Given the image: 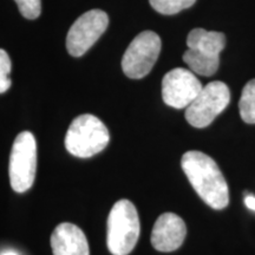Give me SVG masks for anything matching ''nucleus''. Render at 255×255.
I'll return each instance as SVG.
<instances>
[{"label":"nucleus","mask_w":255,"mask_h":255,"mask_svg":"<svg viewBox=\"0 0 255 255\" xmlns=\"http://www.w3.org/2000/svg\"><path fill=\"white\" fill-rule=\"evenodd\" d=\"M231 102V91L222 82H210L186 109V120L195 128H206Z\"/></svg>","instance_id":"nucleus-5"},{"label":"nucleus","mask_w":255,"mask_h":255,"mask_svg":"<svg viewBox=\"0 0 255 255\" xmlns=\"http://www.w3.org/2000/svg\"><path fill=\"white\" fill-rule=\"evenodd\" d=\"M245 203H246L248 208L255 212V196H252V195L246 196V199H245Z\"/></svg>","instance_id":"nucleus-17"},{"label":"nucleus","mask_w":255,"mask_h":255,"mask_svg":"<svg viewBox=\"0 0 255 255\" xmlns=\"http://www.w3.org/2000/svg\"><path fill=\"white\" fill-rule=\"evenodd\" d=\"M181 167L197 195L207 205L218 210L228 206V184L214 159L201 151H187L181 159Z\"/></svg>","instance_id":"nucleus-1"},{"label":"nucleus","mask_w":255,"mask_h":255,"mask_svg":"<svg viewBox=\"0 0 255 255\" xmlns=\"http://www.w3.org/2000/svg\"><path fill=\"white\" fill-rule=\"evenodd\" d=\"M161 45V38L152 31H144L136 36L123 56L124 75L132 79L145 77L158 59Z\"/></svg>","instance_id":"nucleus-6"},{"label":"nucleus","mask_w":255,"mask_h":255,"mask_svg":"<svg viewBox=\"0 0 255 255\" xmlns=\"http://www.w3.org/2000/svg\"><path fill=\"white\" fill-rule=\"evenodd\" d=\"M109 17L101 9H91L82 14L72 26L66 37V49L73 57L84 55L107 30Z\"/></svg>","instance_id":"nucleus-7"},{"label":"nucleus","mask_w":255,"mask_h":255,"mask_svg":"<svg viewBox=\"0 0 255 255\" xmlns=\"http://www.w3.org/2000/svg\"><path fill=\"white\" fill-rule=\"evenodd\" d=\"M196 0H149L150 5L158 13L173 15L183 9L189 8L195 4Z\"/></svg>","instance_id":"nucleus-14"},{"label":"nucleus","mask_w":255,"mask_h":255,"mask_svg":"<svg viewBox=\"0 0 255 255\" xmlns=\"http://www.w3.org/2000/svg\"><path fill=\"white\" fill-rule=\"evenodd\" d=\"M141 232L138 213L129 200L115 203L108 218V250L113 255H128L135 248Z\"/></svg>","instance_id":"nucleus-2"},{"label":"nucleus","mask_w":255,"mask_h":255,"mask_svg":"<svg viewBox=\"0 0 255 255\" xmlns=\"http://www.w3.org/2000/svg\"><path fill=\"white\" fill-rule=\"evenodd\" d=\"M188 49L210 56H220L226 46V36L221 32L207 31L205 28H194L187 37Z\"/></svg>","instance_id":"nucleus-11"},{"label":"nucleus","mask_w":255,"mask_h":255,"mask_svg":"<svg viewBox=\"0 0 255 255\" xmlns=\"http://www.w3.org/2000/svg\"><path fill=\"white\" fill-rule=\"evenodd\" d=\"M20 13L27 19H37L41 12V0H14Z\"/></svg>","instance_id":"nucleus-16"},{"label":"nucleus","mask_w":255,"mask_h":255,"mask_svg":"<svg viewBox=\"0 0 255 255\" xmlns=\"http://www.w3.org/2000/svg\"><path fill=\"white\" fill-rule=\"evenodd\" d=\"M53 255H90L84 232L72 223H60L51 235Z\"/></svg>","instance_id":"nucleus-10"},{"label":"nucleus","mask_w":255,"mask_h":255,"mask_svg":"<svg viewBox=\"0 0 255 255\" xmlns=\"http://www.w3.org/2000/svg\"><path fill=\"white\" fill-rule=\"evenodd\" d=\"M202 88V84L194 72L177 68L165 73L162 81V98L169 107L175 109H187Z\"/></svg>","instance_id":"nucleus-8"},{"label":"nucleus","mask_w":255,"mask_h":255,"mask_svg":"<svg viewBox=\"0 0 255 255\" xmlns=\"http://www.w3.org/2000/svg\"><path fill=\"white\" fill-rule=\"evenodd\" d=\"M183 62L189 66L191 72L209 77L218 71L220 56H210L196 50L188 49L183 53Z\"/></svg>","instance_id":"nucleus-12"},{"label":"nucleus","mask_w":255,"mask_h":255,"mask_svg":"<svg viewBox=\"0 0 255 255\" xmlns=\"http://www.w3.org/2000/svg\"><path fill=\"white\" fill-rule=\"evenodd\" d=\"M108 128L94 115L78 116L70 124L65 136V148L79 158H89L104 150L109 144Z\"/></svg>","instance_id":"nucleus-3"},{"label":"nucleus","mask_w":255,"mask_h":255,"mask_svg":"<svg viewBox=\"0 0 255 255\" xmlns=\"http://www.w3.org/2000/svg\"><path fill=\"white\" fill-rule=\"evenodd\" d=\"M37 143L30 131H23L15 137L9 155L8 175L12 189L25 193L36 178Z\"/></svg>","instance_id":"nucleus-4"},{"label":"nucleus","mask_w":255,"mask_h":255,"mask_svg":"<svg viewBox=\"0 0 255 255\" xmlns=\"http://www.w3.org/2000/svg\"><path fill=\"white\" fill-rule=\"evenodd\" d=\"M187 235L186 223L174 213H164L156 220L151 232V245L156 251L169 253L182 246Z\"/></svg>","instance_id":"nucleus-9"},{"label":"nucleus","mask_w":255,"mask_h":255,"mask_svg":"<svg viewBox=\"0 0 255 255\" xmlns=\"http://www.w3.org/2000/svg\"><path fill=\"white\" fill-rule=\"evenodd\" d=\"M11 59L5 50L0 49V94H4L11 87Z\"/></svg>","instance_id":"nucleus-15"},{"label":"nucleus","mask_w":255,"mask_h":255,"mask_svg":"<svg viewBox=\"0 0 255 255\" xmlns=\"http://www.w3.org/2000/svg\"><path fill=\"white\" fill-rule=\"evenodd\" d=\"M240 116L244 122L255 124V79L245 85L239 102Z\"/></svg>","instance_id":"nucleus-13"},{"label":"nucleus","mask_w":255,"mask_h":255,"mask_svg":"<svg viewBox=\"0 0 255 255\" xmlns=\"http://www.w3.org/2000/svg\"><path fill=\"white\" fill-rule=\"evenodd\" d=\"M1 255H18V254L14 253V252H5V253H2Z\"/></svg>","instance_id":"nucleus-18"}]
</instances>
